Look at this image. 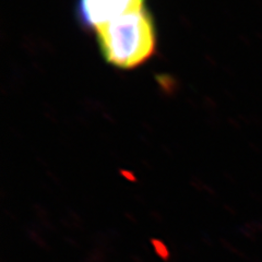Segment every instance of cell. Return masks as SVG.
<instances>
[{"mask_svg": "<svg viewBox=\"0 0 262 262\" xmlns=\"http://www.w3.org/2000/svg\"><path fill=\"white\" fill-rule=\"evenodd\" d=\"M95 32L104 59L119 69L139 67L157 49V30L146 8L106 23Z\"/></svg>", "mask_w": 262, "mask_h": 262, "instance_id": "obj_1", "label": "cell"}, {"mask_svg": "<svg viewBox=\"0 0 262 262\" xmlns=\"http://www.w3.org/2000/svg\"><path fill=\"white\" fill-rule=\"evenodd\" d=\"M144 0H79L80 21L88 28L98 29L122 15L143 9Z\"/></svg>", "mask_w": 262, "mask_h": 262, "instance_id": "obj_2", "label": "cell"}]
</instances>
